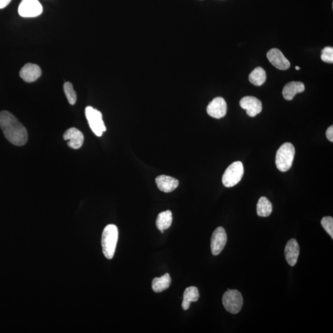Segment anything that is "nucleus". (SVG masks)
Segmentation results:
<instances>
[{"label":"nucleus","instance_id":"1","mask_svg":"<svg viewBox=\"0 0 333 333\" xmlns=\"http://www.w3.org/2000/svg\"><path fill=\"white\" fill-rule=\"evenodd\" d=\"M0 128L6 138L14 145L21 146L27 143V130L10 112L4 111L0 112Z\"/></svg>","mask_w":333,"mask_h":333},{"label":"nucleus","instance_id":"2","mask_svg":"<svg viewBox=\"0 0 333 333\" xmlns=\"http://www.w3.org/2000/svg\"><path fill=\"white\" fill-rule=\"evenodd\" d=\"M118 236V228L115 225L109 224L104 228L101 245L104 256L108 259H112L114 256Z\"/></svg>","mask_w":333,"mask_h":333},{"label":"nucleus","instance_id":"3","mask_svg":"<svg viewBox=\"0 0 333 333\" xmlns=\"http://www.w3.org/2000/svg\"><path fill=\"white\" fill-rule=\"evenodd\" d=\"M295 148L291 143H285L277 150L275 164L277 169L285 172L291 169L293 163Z\"/></svg>","mask_w":333,"mask_h":333},{"label":"nucleus","instance_id":"4","mask_svg":"<svg viewBox=\"0 0 333 333\" xmlns=\"http://www.w3.org/2000/svg\"><path fill=\"white\" fill-rule=\"evenodd\" d=\"M243 174H244V167L241 162H234L226 169L223 175V185L227 188L235 186L241 181Z\"/></svg>","mask_w":333,"mask_h":333},{"label":"nucleus","instance_id":"5","mask_svg":"<svg viewBox=\"0 0 333 333\" xmlns=\"http://www.w3.org/2000/svg\"><path fill=\"white\" fill-rule=\"evenodd\" d=\"M85 116L88 122L89 127L97 137H101L103 132L106 130L103 120V115L101 112L92 106H87L85 108Z\"/></svg>","mask_w":333,"mask_h":333},{"label":"nucleus","instance_id":"6","mask_svg":"<svg viewBox=\"0 0 333 333\" xmlns=\"http://www.w3.org/2000/svg\"><path fill=\"white\" fill-rule=\"evenodd\" d=\"M222 303L224 308L231 314H236L242 309L243 299L241 292L235 289H228L222 297Z\"/></svg>","mask_w":333,"mask_h":333},{"label":"nucleus","instance_id":"7","mask_svg":"<svg viewBox=\"0 0 333 333\" xmlns=\"http://www.w3.org/2000/svg\"><path fill=\"white\" fill-rule=\"evenodd\" d=\"M18 13L22 17H36L42 14L43 7L39 0H22Z\"/></svg>","mask_w":333,"mask_h":333},{"label":"nucleus","instance_id":"8","mask_svg":"<svg viewBox=\"0 0 333 333\" xmlns=\"http://www.w3.org/2000/svg\"><path fill=\"white\" fill-rule=\"evenodd\" d=\"M227 242V235L224 228L219 227L214 231L211 237V251L214 256L221 254Z\"/></svg>","mask_w":333,"mask_h":333},{"label":"nucleus","instance_id":"9","mask_svg":"<svg viewBox=\"0 0 333 333\" xmlns=\"http://www.w3.org/2000/svg\"><path fill=\"white\" fill-rule=\"evenodd\" d=\"M266 57L271 65L280 70L285 71L290 68V62L279 49H271L266 54Z\"/></svg>","mask_w":333,"mask_h":333},{"label":"nucleus","instance_id":"10","mask_svg":"<svg viewBox=\"0 0 333 333\" xmlns=\"http://www.w3.org/2000/svg\"><path fill=\"white\" fill-rule=\"evenodd\" d=\"M227 112V104L222 97H217L208 104L207 112L210 117L215 118L224 117Z\"/></svg>","mask_w":333,"mask_h":333},{"label":"nucleus","instance_id":"11","mask_svg":"<svg viewBox=\"0 0 333 333\" xmlns=\"http://www.w3.org/2000/svg\"><path fill=\"white\" fill-rule=\"evenodd\" d=\"M240 106L246 110L249 116L254 117L260 114L262 111L261 101L254 97H245L239 102Z\"/></svg>","mask_w":333,"mask_h":333},{"label":"nucleus","instance_id":"12","mask_svg":"<svg viewBox=\"0 0 333 333\" xmlns=\"http://www.w3.org/2000/svg\"><path fill=\"white\" fill-rule=\"evenodd\" d=\"M63 138L64 140L68 141V145L72 149H79L83 145V134L79 130L74 127L66 130Z\"/></svg>","mask_w":333,"mask_h":333},{"label":"nucleus","instance_id":"13","mask_svg":"<svg viewBox=\"0 0 333 333\" xmlns=\"http://www.w3.org/2000/svg\"><path fill=\"white\" fill-rule=\"evenodd\" d=\"M20 77L25 82L31 83L37 80L42 75V70L39 66L35 64L28 63L22 67L19 72Z\"/></svg>","mask_w":333,"mask_h":333},{"label":"nucleus","instance_id":"14","mask_svg":"<svg viewBox=\"0 0 333 333\" xmlns=\"http://www.w3.org/2000/svg\"><path fill=\"white\" fill-rule=\"evenodd\" d=\"M156 184L159 190L164 193H170L178 187L179 181L172 176L159 175L156 178Z\"/></svg>","mask_w":333,"mask_h":333},{"label":"nucleus","instance_id":"15","mask_svg":"<svg viewBox=\"0 0 333 333\" xmlns=\"http://www.w3.org/2000/svg\"><path fill=\"white\" fill-rule=\"evenodd\" d=\"M286 261L292 266L296 265L299 255V246L295 239H291L287 243L285 250Z\"/></svg>","mask_w":333,"mask_h":333},{"label":"nucleus","instance_id":"16","mask_svg":"<svg viewBox=\"0 0 333 333\" xmlns=\"http://www.w3.org/2000/svg\"><path fill=\"white\" fill-rule=\"evenodd\" d=\"M305 90V85L300 82H291L285 86L283 89V96L286 100L291 101L295 95Z\"/></svg>","mask_w":333,"mask_h":333},{"label":"nucleus","instance_id":"17","mask_svg":"<svg viewBox=\"0 0 333 333\" xmlns=\"http://www.w3.org/2000/svg\"><path fill=\"white\" fill-rule=\"evenodd\" d=\"M199 297L198 289L195 286H190L185 289L184 294L183 302L181 306L185 311L190 308L191 302H197Z\"/></svg>","mask_w":333,"mask_h":333},{"label":"nucleus","instance_id":"18","mask_svg":"<svg viewBox=\"0 0 333 333\" xmlns=\"http://www.w3.org/2000/svg\"><path fill=\"white\" fill-rule=\"evenodd\" d=\"M172 219V214L170 210L164 211L159 214L156 219V226L158 230L163 233L164 230L170 227Z\"/></svg>","mask_w":333,"mask_h":333},{"label":"nucleus","instance_id":"19","mask_svg":"<svg viewBox=\"0 0 333 333\" xmlns=\"http://www.w3.org/2000/svg\"><path fill=\"white\" fill-rule=\"evenodd\" d=\"M171 278L169 274H166L160 278H155L152 282V288L155 292H161L169 288Z\"/></svg>","mask_w":333,"mask_h":333},{"label":"nucleus","instance_id":"20","mask_svg":"<svg viewBox=\"0 0 333 333\" xmlns=\"http://www.w3.org/2000/svg\"><path fill=\"white\" fill-rule=\"evenodd\" d=\"M273 210L271 202L265 198L261 197L257 204V213L259 217H266L270 216Z\"/></svg>","mask_w":333,"mask_h":333},{"label":"nucleus","instance_id":"21","mask_svg":"<svg viewBox=\"0 0 333 333\" xmlns=\"http://www.w3.org/2000/svg\"><path fill=\"white\" fill-rule=\"evenodd\" d=\"M266 79V72L261 67L255 69L249 76L250 82L257 86H262L265 83Z\"/></svg>","mask_w":333,"mask_h":333},{"label":"nucleus","instance_id":"22","mask_svg":"<svg viewBox=\"0 0 333 333\" xmlns=\"http://www.w3.org/2000/svg\"><path fill=\"white\" fill-rule=\"evenodd\" d=\"M64 92L65 93L67 99H68L69 104L74 105L77 101V94L74 90L72 84L69 82H65L64 84Z\"/></svg>","mask_w":333,"mask_h":333},{"label":"nucleus","instance_id":"23","mask_svg":"<svg viewBox=\"0 0 333 333\" xmlns=\"http://www.w3.org/2000/svg\"><path fill=\"white\" fill-rule=\"evenodd\" d=\"M321 224L322 225L324 229L328 233L331 238L333 239V219L331 217H323L321 221Z\"/></svg>","mask_w":333,"mask_h":333},{"label":"nucleus","instance_id":"24","mask_svg":"<svg viewBox=\"0 0 333 333\" xmlns=\"http://www.w3.org/2000/svg\"><path fill=\"white\" fill-rule=\"evenodd\" d=\"M321 59L323 62L333 63V48L331 46H326L321 51Z\"/></svg>","mask_w":333,"mask_h":333},{"label":"nucleus","instance_id":"25","mask_svg":"<svg viewBox=\"0 0 333 333\" xmlns=\"http://www.w3.org/2000/svg\"><path fill=\"white\" fill-rule=\"evenodd\" d=\"M326 135L328 140L331 142L333 141V126L328 127L326 132Z\"/></svg>","mask_w":333,"mask_h":333},{"label":"nucleus","instance_id":"26","mask_svg":"<svg viewBox=\"0 0 333 333\" xmlns=\"http://www.w3.org/2000/svg\"><path fill=\"white\" fill-rule=\"evenodd\" d=\"M12 0H0V10L7 7Z\"/></svg>","mask_w":333,"mask_h":333},{"label":"nucleus","instance_id":"27","mask_svg":"<svg viewBox=\"0 0 333 333\" xmlns=\"http://www.w3.org/2000/svg\"><path fill=\"white\" fill-rule=\"evenodd\" d=\"M296 70L299 71V70H300V68H299V66H296Z\"/></svg>","mask_w":333,"mask_h":333}]
</instances>
